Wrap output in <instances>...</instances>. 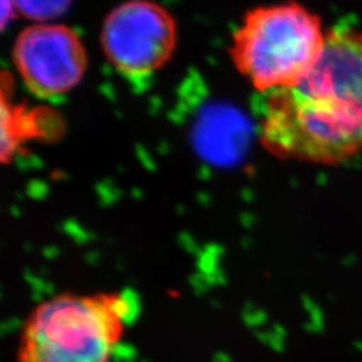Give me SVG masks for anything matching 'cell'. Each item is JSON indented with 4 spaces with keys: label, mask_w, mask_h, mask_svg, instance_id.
I'll return each instance as SVG.
<instances>
[{
    "label": "cell",
    "mask_w": 362,
    "mask_h": 362,
    "mask_svg": "<svg viewBox=\"0 0 362 362\" xmlns=\"http://www.w3.org/2000/svg\"><path fill=\"white\" fill-rule=\"evenodd\" d=\"M260 136L272 153L311 164L338 165L362 155V33L326 34L297 85L269 93Z\"/></svg>",
    "instance_id": "obj_1"
},
{
    "label": "cell",
    "mask_w": 362,
    "mask_h": 362,
    "mask_svg": "<svg viewBox=\"0 0 362 362\" xmlns=\"http://www.w3.org/2000/svg\"><path fill=\"white\" fill-rule=\"evenodd\" d=\"M136 314L129 293L52 298L28 317L18 362H115Z\"/></svg>",
    "instance_id": "obj_2"
},
{
    "label": "cell",
    "mask_w": 362,
    "mask_h": 362,
    "mask_svg": "<svg viewBox=\"0 0 362 362\" xmlns=\"http://www.w3.org/2000/svg\"><path fill=\"white\" fill-rule=\"evenodd\" d=\"M321 19L296 3L259 7L247 15L233 45L238 70L260 91L293 88L322 52Z\"/></svg>",
    "instance_id": "obj_3"
},
{
    "label": "cell",
    "mask_w": 362,
    "mask_h": 362,
    "mask_svg": "<svg viewBox=\"0 0 362 362\" xmlns=\"http://www.w3.org/2000/svg\"><path fill=\"white\" fill-rule=\"evenodd\" d=\"M176 42V27L157 4L136 0L117 7L105 22L103 45L109 61L130 79L151 77L165 65Z\"/></svg>",
    "instance_id": "obj_4"
},
{
    "label": "cell",
    "mask_w": 362,
    "mask_h": 362,
    "mask_svg": "<svg viewBox=\"0 0 362 362\" xmlns=\"http://www.w3.org/2000/svg\"><path fill=\"white\" fill-rule=\"evenodd\" d=\"M13 61L30 90L42 98H52L71 90L81 81L86 54L70 28L39 25L21 34Z\"/></svg>",
    "instance_id": "obj_5"
},
{
    "label": "cell",
    "mask_w": 362,
    "mask_h": 362,
    "mask_svg": "<svg viewBox=\"0 0 362 362\" xmlns=\"http://www.w3.org/2000/svg\"><path fill=\"white\" fill-rule=\"evenodd\" d=\"M25 13L31 16H50L61 13L69 0H16Z\"/></svg>",
    "instance_id": "obj_6"
}]
</instances>
